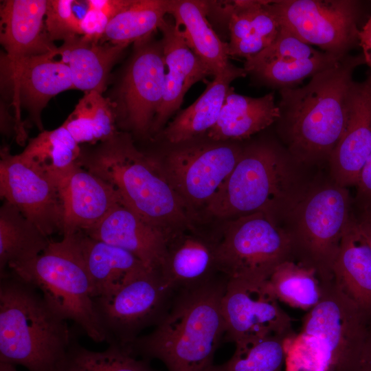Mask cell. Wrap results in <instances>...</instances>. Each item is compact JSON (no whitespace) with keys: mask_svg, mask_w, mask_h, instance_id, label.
<instances>
[{"mask_svg":"<svg viewBox=\"0 0 371 371\" xmlns=\"http://www.w3.org/2000/svg\"><path fill=\"white\" fill-rule=\"evenodd\" d=\"M363 56H346L299 88L280 89L279 131L297 163L329 159L348 117L355 69Z\"/></svg>","mask_w":371,"mask_h":371,"instance_id":"obj_1","label":"cell"},{"mask_svg":"<svg viewBox=\"0 0 371 371\" xmlns=\"http://www.w3.org/2000/svg\"><path fill=\"white\" fill-rule=\"evenodd\" d=\"M225 276L175 292L164 317L149 334L126 346L144 360L157 359L168 371H209L225 326L222 300Z\"/></svg>","mask_w":371,"mask_h":371,"instance_id":"obj_2","label":"cell"},{"mask_svg":"<svg viewBox=\"0 0 371 371\" xmlns=\"http://www.w3.org/2000/svg\"><path fill=\"white\" fill-rule=\"evenodd\" d=\"M78 164L109 183L122 203L172 240L190 228L185 204L157 161L117 132L104 142L81 147Z\"/></svg>","mask_w":371,"mask_h":371,"instance_id":"obj_3","label":"cell"},{"mask_svg":"<svg viewBox=\"0 0 371 371\" xmlns=\"http://www.w3.org/2000/svg\"><path fill=\"white\" fill-rule=\"evenodd\" d=\"M37 289L10 273L0 282V362L58 371L75 339Z\"/></svg>","mask_w":371,"mask_h":371,"instance_id":"obj_4","label":"cell"},{"mask_svg":"<svg viewBox=\"0 0 371 371\" xmlns=\"http://www.w3.org/2000/svg\"><path fill=\"white\" fill-rule=\"evenodd\" d=\"M369 322L333 280L286 343L288 371H357Z\"/></svg>","mask_w":371,"mask_h":371,"instance_id":"obj_5","label":"cell"},{"mask_svg":"<svg viewBox=\"0 0 371 371\" xmlns=\"http://www.w3.org/2000/svg\"><path fill=\"white\" fill-rule=\"evenodd\" d=\"M297 163L289 152L271 144L252 146L242 155L218 192L207 204L210 215L236 218L264 212L276 219L286 216L304 191L297 186Z\"/></svg>","mask_w":371,"mask_h":371,"instance_id":"obj_6","label":"cell"},{"mask_svg":"<svg viewBox=\"0 0 371 371\" xmlns=\"http://www.w3.org/2000/svg\"><path fill=\"white\" fill-rule=\"evenodd\" d=\"M8 269L12 276L40 290L46 303L61 318L74 322L93 341H106L77 232L64 234L61 240L51 241L34 258Z\"/></svg>","mask_w":371,"mask_h":371,"instance_id":"obj_7","label":"cell"},{"mask_svg":"<svg viewBox=\"0 0 371 371\" xmlns=\"http://www.w3.org/2000/svg\"><path fill=\"white\" fill-rule=\"evenodd\" d=\"M350 207L348 190L334 182L304 191L286 216L293 260L315 269L323 282L333 280V265L352 218Z\"/></svg>","mask_w":371,"mask_h":371,"instance_id":"obj_8","label":"cell"},{"mask_svg":"<svg viewBox=\"0 0 371 371\" xmlns=\"http://www.w3.org/2000/svg\"><path fill=\"white\" fill-rule=\"evenodd\" d=\"M217 270L228 280L265 281L283 262L293 259L291 236L264 212L232 220L216 246Z\"/></svg>","mask_w":371,"mask_h":371,"instance_id":"obj_9","label":"cell"},{"mask_svg":"<svg viewBox=\"0 0 371 371\" xmlns=\"http://www.w3.org/2000/svg\"><path fill=\"white\" fill-rule=\"evenodd\" d=\"M175 292L160 271L144 266L112 294L93 298L105 341L131 345L144 328L155 326L164 317Z\"/></svg>","mask_w":371,"mask_h":371,"instance_id":"obj_10","label":"cell"},{"mask_svg":"<svg viewBox=\"0 0 371 371\" xmlns=\"http://www.w3.org/2000/svg\"><path fill=\"white\" fill-rule=\"evenodd\" d=\"M269 5L281 26L324 52L344 58L359 41L357 1L278 0Z\"/></svg>","mask_w":371,"mask_h":371,"instance_id":"obj_11","label":"cell"},{"mask_svg":"<svg viewBox=\"0 0 371 371\" xmlns=\"http://www.w3.org/2000/svg\"><path fill=\"white\" fill-rule=\"evenodd\" d=\"M0 195L45 236L63 232V208L54 182L41 166L7 147L1 150Z\"/></svg>","mask_w":371,"mask_h":371,"instance_id":"obj_12","label":"cell"},{"mask_svg":"<svg viewBox=\"0 0 371 371\" xmlns=\"http://www.w3.org/2000/svg\"><path fill=\"white\" fill-rule=\"evenodd\" d=\"M222 312L227 341L295 335L291 317L280 307L267 280H228Z\"/></svg>","mask_w":371,"mask_h":371,"instance_id":"obj_13","label":"cell"},{"mask_svg":"<svg viewBox=\"0 0 371 371\" xmlns=\"http://www.w3.org/2000/svg\"><path fill=\"white\" fill-rule=\"evenodd\" d=\"M243 151L229 145L183 148L172 152L160 168L185 205L206 206L234 170Z\"/></svg>","mask_w":371,"mask_h":371,"instance_id":"obj_14","label":"cell"},{"mask_svg":"<svg viewBox=\"0 0 371 371\" xmlns=\"http://www.w3.org/2000/svg\"><path fill=\"white\" fill-rule=\"evenodd\" d=\"M134 53L120 93L124 120L135 132L147 133L162 102L166 64L161 41L153 35L134 43Z\"/></svg>","mask_w":371,"mask_h":371,"instance_id":"obj_15","label":"cell"},{"mask_svg":"<svg viewBox=\"0 0 371 371\" xmlns=\"http://www.w3.org/2000/svg\"><path fill=\"white\" fill-rule=\"evenodd\" d=\"M12 82L15 105V135L19 144L27 138L20 108H25L42 131L41 115L48 102L58 93L73 89L69 67L52 54L26 58L10 70L3 71Z\"/></svg>","mask_w":371,"mask_h":371,"instance_id":"obj_16","label":"cell"},{"mask_svg":"<svg viewBox=\"0 0 371 371\" xmlns=\"http://www.w3.org/2000/svg\"><path fill=\"white\" fill-rule=\"evenodd\" d=\"M54 182L63 208V234L85 232L96 225L117 203L115 189L77 162L46 172Z\"/></svg>","mask_w":371,"mask_h":371,"instance_id":"obj_17","label":"cell"},{"mask_svg":"<svg viewBox=\"0 0 371 371\" xmlns=\"http://www.w3.org/2000/svg\"><path fill=\"white\" fill-rule=\"evenodd\" d=\"M47 0H6L0 8V41L5 52L3 71L23 59L52 54L58 47L47 35L45 18Z\"/></svg>","mask_w":371,"mask_h":371,"instance_id":"obj_18","label":"cell"},{"mask_svg":"<svg viewBox=\"0 0 371 371\" xmlns=\"http://www.w3.org/2000/svg\"><path fill=\"white\" fill-rule=\"evenodd\" d=\"M370 155L371 76L353 83L346 125L328 159L335 183L346 188L356 186Z\"/></svg>","mask_w":371,"mask_h":371,"instance_id":"obj_19","label":"cell"},{"mask_svg":"<svg viewBox=\"0 0 371 371\" xmlns=\"http://www.w3.org/2000/svg\"><path fill=\"white\" fill-rule=\"evenodd\" d=\"M159 30L162 34L166 74L164 93L151 131H158L181 106L183 97L196 82L213 76L208 67L188 45L179 26L164 19Z\"/></svg>","mask_w":371,"mask_h":371,"instance_id":"obj_20","label":"cell"},{"mask_svg":"<svg viewBox=\"0 0 371 371\" xmlns=\"http://www.w3.org/2000/svg\"><path fill=\"white\" fill-rule=\"evenodd\" d=\"M84 232L133 254L146 267L159 271L170 242L162 232L146 223L122 203Z\"/></svg>","mask_w":371,"mask_h":371,"instance_id":"obj_21","label":"cell"},{"mask_svg":"<svg viewBox=\"0 0 371 371\" xmlns=\"http://www.w3.org/2000/svg\"><path fill=\"white\" fill-rule=\"evenodd\" d=\"M269 1H234L225 8L230 40L229 56H253L269 47L281 29Z\"/></svg>","mask_w":371,"mask_h":371,"instance_id":"obj_22","label":"cell"},{"mask_svg":"<svg viewBox=\"0 0 371 371\" xmlns=\"http://www.w3.org/2000/svg\"><path fill=\"white\" fill-rule=\"evenodd\" d=\"M333 280L371 322V249L353 217L332 267Z\"/></svg>","mask_w":371,"mask_h":371,"instance_id":"obj_23","label":"cell"},{"mask_svg":"<svg viewBox=\"0 0 371 371\" xmlns=\"http://www.w3.org/2000/svg\"><path fill=\"white\" fill-rule=\"evenodd\" d=\"M126 47L110 43L100 44L76 36L63 41L56 56L69 67L74 89L102 93L111 68Z\"/></svg>","mask_w":371,"mask_h":371,"instance_id":"obj_24","label":"cell"},{"mask_svg":"<svg viewBox=\"0 0 371 371\" xmlns=\"http://www.w3.org/2000/svg\"><path fill=\"white\" fill-rule=\"evenodd\" d=\"M247 72L230 63L207 84L204 92L190 106L180 112L168 124L164 135L168 142H186L209 131L216 123L231 82Z\"/></svg>","mask_w":371,"mask_h":371,"instance_id":"obj_25","label":"cell"},{"mask_svg":"<svg viewBox=\"0 0 371 371\" xmlns=\"http://www.w3.org/2000/svg\"><path fill=\"white\" fill-rule=\"evenodd\" d=\"M77 240L93 298L112 294L135 271L145 266L133 254L93 238L82 231L77 232Z\"/></svg>","mask_w":371,"mask_h":371,"instance_id":"obj_26","label":"cell"},{"mask_svg":"<svg viewBox=\"0 0 371 371\" xmlns=\"http://www.w3.org/2000/svg\"><path fill=\"white\" fill-rule=\"evenodd\" d=\"M216 246L199 236L180 235L172 239L160 269L166 284L177 291L212 279V271L217 270Z\"/></svg>","mask_w":371,"mask_h":371,"instance_id":"obj_27","label":"cell"},{"mask_svg":"<svg viewBox=\"0 0 371 371\" xmlns=\"http://www.w3.org/2000/svg\"><path fill=\"white\" fill-rule=\"evenodd\" d=\"M233 90L230 87L216 123L207 132L210 138L216 141L245 139L280 118L273 93L252 98Z\"/></svg>","mask_w":371,"mask_h":371,"instance_id":"obj_28","label":"cell"},{"mask_svg":"<svg viewBox=\"0 0 371 371\" xmlns=\"http://www.w3.org/2000/svg\"><path fill=\"white\" fill-rule=\"evenodd\" d=\"M209 10L206 1H170L168 14L181 29L189 47L216 76L229 62L227 43L220 39L207 19Z\"/></svg>","mask_w":371,"mask_h":371,"instance_id":"obj_29","label":"cell"},{"mask_svg":"<svg viewBox=\"0 0 371 371\" xmlns=\"http://www.w3.org/2000/svg\"><path fill=\"white\" fill-rule=\"evenodd\" d=\"M50 240L13 205L4 201L0 208V274L14 264L41 254Z\"/></svg>","mask_w":371,"mask_h":371,"instance_id":"obj_30","label":"cell"},{"mask_svg":"<svg viewBox=\"0 0 371 371\" xmlns=\"http://www.w3.org/2000/svg\"><path fill=\"white\" fill-rule=\"evenodd\" d=\"M115 106L98 91L85 93L63 125L78 144H95L114 136Z\"/></svg>","mask_w":371,"mask_h":371,"instance_id":"obj_31","label":"cell"},{"mask_svg":"<svg viewBox=\"0 0 371 371\" xmlns=\"http://www.w3.org/2000/svg\"><path fill=\"white\" fill-rule=\"evenodd\" d=\"M278 301L306 311L314 307L323 294V282L313 268L293 259L278 265L267 280Z\"/></svg>","mask_w":371,"mask_h":371,"instance_id":"obj_32","label":"cell"},{"mask_svg":"<svg viewBox=\"0 0 371 371\" xmlns=\"http://www.w3.org/2000/svg\"><path fill=\"white\" fill-rule=\"evenodd\" d=\"M170 1L132 0L109 23L101 42L128 45L152 36L168 14Z\"/></svg>","mask_w":371,"mask_h":371,"instance_id":"obj_33","label":"cell"},{"mask_svg":"<svg viewBox=\"0 0 371 371\" xmlns=\"http://www.w3.org/2000/svg\"><path fill=\"white\" fill-rule=\"evenodd\" d=\"M288 337L269 335L235 344L232 357L209 371H282L286 360Z\"/></svg>","mask_w":371,"mask_h":371,"instance_id":"obj_34","label":"cell"},{"mask_svg":"<svg viewBox=\"0 0 371 371\" xmlns=\"http://www.w3.org/2000/svg\"><path fill=\"white\" fill-rule=\"evenodd\" d=\"M58 371H153L146 360H138L124 346L109 344L104 351L90 350L76 339L69 346Z\"/></svg>","mask_w":371,"mask_h":371,"instance_id":"obj_35","label":"cell"},{"mask_svg":"<svg viewBox=\"0 0 371 371\" xmlns=\"http://www.w3.org/2000/svg\"><path fill=\"white\" fill-rule=\"evenodd\" d=\"M80 151V144L62 124L54 130L43 131L30 139L21 154L49 172L76 163Z\"/></svg>","mask_w":371,"mask_h":371,"instance_id":"obj_36","label":"cell"},{"mask_svg":"<svg viewBox=\"0 0 371 371\" xmlns=\"http://www.w3.org/2000/svg\"><path fill=\"white\" fill-rule=\"evenodd\" d=\"M341 58L322 52L315 57L306 59H277L252 68L249 72L280 89L294 88L304 78L336 65Z\"/></svg>","mask_w":371,"mask_h":371,"instance_id":"obj_37","label":"cell"},{"mask_svg":"<svg viewBox=\"0 0 371 371\" xmlns=\"http://www.w3.org/2000/svg\"><path fill=\"white\" fill-rule=\"evenodd\" d=\"M318 51L281 26L274 41L258 54L246 59L244 69L249 71L254 67L277 59H306L320 55Z\"/></svg>","mask_w":371,"mask_h":371,"instance_id":"obj_38","label":"cell"},{"mask_svg":"<svg viewBox=\"0 0 371 371\" xmlns=\"http://www.w3.org/2000/svg\"><path fill=\"white\" fill-rule=\"evenodd\" d=\"M73 0H47L45 28L52 42L82 36L80 19L74 12Z\"/></svg>","mask_w":371,"mask_h":371,"instance_id":"obj_39","label":"cell"},{"mask_svg":"<svg viewBox=\"0 0 371 371\" xmlns=\"http://www.w3.org/2000/svg\"><path fill=\"white\" fill-rule=\"evenodd\" d=\"M111 19L98 10L87 8L80 18L82 36L89 41H102Z\"/></svg>","mask_w":371,"mask_h":371,"instance_id":"obj_40","label":"cell"},{"mask_svg":"<svg viewBox=\"0 0 371 371\" xmlns=\"http://www.w3.org/2000/svg\"><path fill=\"white\" fill-rule=\"evenodd\" d=\"M356 186L361 205H371V155L359 174Z\"/></svg>","mask_w":371,"mask_h":371,"instance_id":"obj_41","label":"cell"},{"mask_svg":"<svg viewBox=\"0 0 371 371\" xmlns=\"http://www.w3.org/2000/svg\"><path fill=\"white\" fill-rule=\"evenodd\" d=\"M132 0H88L86 1L87 8L100 10L106 14L111 21L124 9Z\"/></svg>","mask_w":371,"mask_h":371,"instance_id":"obj_42","label":"cell"},{"mask_svg":"<svg viewBox=\"0 0 371 371\" xmlns=\"http://www.w3.org/2000/svg\"><path fill=\"white\" fill-rule=\"evenodd\" d=\"M357 218H354L356 228L371 249V205H362Z\"/></svg>","mask_w":371,"mask_h":371,"instance_id":"obj_43","label":"cell"},{"mask_svg":"<svg viewBox=\"0 0 371 371\" xmlns=\"http://www.w3.org/2000/svg\"><path fill=\"white\" fill-rule=\"evenodd\" d=\"M358 38L365 63L371 68V16L359 31Z\"/></svg>","mask_w":371,"mask_h":371,"instance_id":"obj_44","label":"cell"},{"mask_svg":"<svg viewBox=\"0 0 371 371\" xmlns=\"http://www.w3.org/2000/svg\"><path fill=\"white\" fill-rule=\"evenodd\" d=\"M357 371H371V328L368 326V333L363 344Z\"/></svg>","mask_w":371,"mask_h":371,"instance_id":"obj_45","label":"cell"},{"mask_svg":"<svg viewBox=\"0 0 371 371\" xmlns=\"http://www.w3.org/2000/svg\"><path fill=\"white\" fill-rule=\"evenodd\" d=\"M0 371H17V370L16 369L15 366L14 365L7 363L0 362Z\"/></svg>","mask_w":371,"mask_h":371,"instance_id":"obj_46","label":"cell"}]
</instances>
